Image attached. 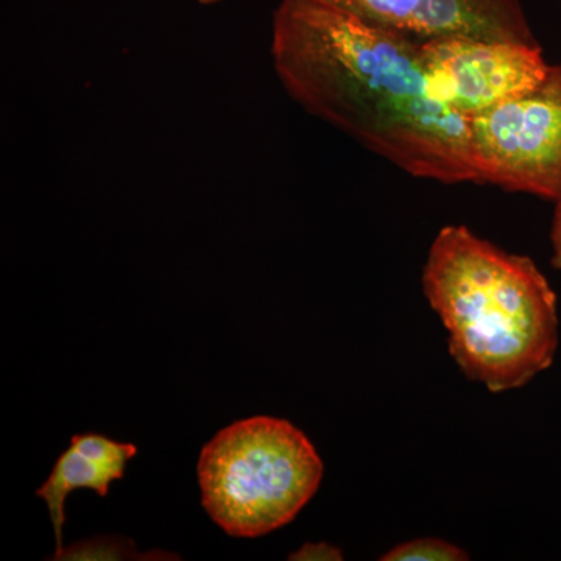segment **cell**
<instances>
[{
    "label": "cell",
    "mask_w": 561,
    "mask_h": 561,
    "mask_svg": "<svg viewBox=\"0 0 561 561\" xmlns=\"http://www.w3.org/2000/svg\"><path fill=\"white\" fill-rule=\"evenodd\" d=\"M481 183L561 203V66L537 88L470 119Z\"/></svg>",
    "instance_id": "277c9868"
},
{
    "label": "cell",
    "mask_w": 561,
    "mask_h": 561,
    "mask_svg": "<svg viewBox=\"0 0 561 561\" xmlns=\"http://www.w3.org/2000/svg\"><path fill=\"white\" fill-rule=\"evenodd\" d=\"M328 5L424 41L467 38L538 44L522 0H321Z\"/></svg>",
    "instance_id": "8992f818"
},
{
    "label": "cell",
    "mask_w": 561,
    "mask_h": 561,
    "mask_svg": "<svg viewBox=\"0 0 561 561\" xmlns=\"http://www.w3.org/2000/svg\"><path fill=\"white\" fill-rule=\"evenodd\" d=\"M273 68L287 94L416 179L479 183L470 119L443 102L421 43L321 0H280Z\"/></svg>",
    "instance_id": "6da1fadb"
},
{
    "label": "cell",
    "mask_w": 561,
    "mask_h": 561,
    "mask_svg": "<svg viewBox=\"0 0 561 561\" xmlns=\"http://www.w3.org/2000/svg\"><path fill=\"white\" fill-rule=\"evenodd\" d=\"M423 290L449 332V353L471 381L501 393L551 367L559 346L557 297L529 257L448 225L432 242Z\"/></svg>",
    "instance_id": "7a4b0ae2"
},
{
    "label": "cell",
    "mask_w": 561,
    "mask_h": 561,
    "mask_svg": "<svg viewBox=\"0 0 561 561\" xmlns=\"http://www.w3.org/2000/svg\"><path fill=\"white\" fill-rule=\"evenodd\" d=\"M153 552L140 553L136 551L135 542L127 538L102 535L62 548L60 552L54 553L50 560H157L150 556Z\"/></svg>",
    "instance_id": "ba28073f"
},
{
    "label": "cell",
    "mask_w": 561,
    "mask_h": 561,
    "mask_svg": "<svg viewBox=\"0 0 561 561\" xmlns=\"http://www.w3.org/2000/svg\"><path fill=\"white\" fill-rule=\"evenodd\" d=\"M343 553L335 546L328 542H306L305 546L295 553H291L289 560H342Z\"/></svg>",
    "instance_id": "30bf717a"
},
{
    "label": "cell",
    "mask_w": 561,
    "mask_h": 561,
    "mask_svg": "<svg viewBox=\"0 0 561 561\" xmlns=\"http://www.w3.org/2000/svg\"><path fill=\"white\" fill-rule=\"evenodd\" d=\"M551 241L553 249V267L561 271V203H556V214H553Z\"/></svg>",
    "instance_id": "8fae6325"
},
{
    "label": "cell",
    "mask_w": 561,
    "mask_h": 561,
    "mask_svg": "<svg viewBox=\"0 0 561 561\" xmlns=\"http://www.w3.org/2000/svg\"><path fill=\"white\" fill-rule=\"evenodd\" d=\"M138 448L106 435L87 432L72 435L68 449L55 461L49 479L36 490V496L46 502L55 534V553L62 546V527L66 522V497L73 490L88 489L106 497L111 483L121 481L128 461L135 459Z\"/></svg>",
    "instance_id": "52a82bcc"
},
{
    "label": "cell",
    "mask_w": 561,
    "mask_h": 561,
    "mask_svg": "<svg viewBox=\"0 0 561 561\" xmlns=\"http://www.w3.org/2000/svg\"><path fill=\"white\" fill-rule=\"evenodd\" d=\"M202 5H213V3L220 2V0H197Z\"/></svg>",
    "instance_id": "7c38bea8"
},
{
    "label": "cell",
    "mask_w": 561,
    "mask_h": 561,
    "mask_svg": "<svg viewBox=\"0 0 561 561\" xmlns=\"http://www.w3.org/2000/svg\"><path fill=\"white\" fill-rule=\"evenodd\" d=\"M468 559L470 556L461 551L459 546L438 540V538H420V540L402 542L381 557L383 561H461Z\"/></svg>",
    "instance_id": "9c48e42d"
},
{
    "label": "cell",
    "mask_w": 561,
    "mask_h": 561,
    "mask_svg": "<svg viewBox=\"0 0 561 561\" xmlns=\"http://www.w3.org/2000/svg\"><path fill=\"white\" fill-rule=\"evenodd\" d=\"M323 471L311 440L290 421L239 420L203 446L202 505L230 537H262L297 518L319 490Z\"/></svg>",
    "instance_id": "3957f363"
},
{
    "label": "cell",
    "mask_w": 561,
    "mask_h": 561,
    "mask_svg": "<svg viewBox=\"0 0 561 561\" xmlns=\"http://www.w3.org/2000/svg\"><path fill=\"white\" fill-rule=\"evenodd\" d=\"M421 60L438 98L468 119L534 90L551 70L538 44L467 36L424 41Z\"/></svg>",
    "instance_id": "5b68a950"
}]
</instances>
